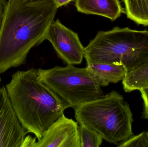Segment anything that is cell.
Instances as JSON below:
<instances>
[{
    "mask_svg": "<svg viewBox=\"0 0 148 147\" xmlns=\"http://www.w3.org/2000/svg\"><path fill=\"white\" fill-rule=\"evenodd\" d=\"M57 9L53 0H9L0 27V73L24 64L46 40Z\"/></svg>",
    "mask_w": 148,
    "mask_h": 147,
    "instance_id": "obj_1",
    "label": "cell"
},
{
    "mask_svg": "<svg viewBox=\"0 0 148 147\" xmlns=\"http://www.w3.org/2000/svg\"><path fill=\"white\" fill-rule=\"evenodd\" d=\"M6 88L22 126L38 140L70 108L39 79L36 69L16 72Z\"/></svg>",
    "mask_w": 148,
    "mask_h": 147,
    "instance_id": "obj_2",
    "label": "cell"
},
{
    "mask_svg": "<svg viewBox=\"0 0 148 147\" xmlns=\"http://www.w3.org/2000/svg\"><path fill=\"white\" fill-rule=\"evenodd\" d=\"M84 58L87 64H122L128 73L148 61V31L116 26L98 32L84 47Z\"/></svg>",
    "mask_w": 148,
    "mask_h": 147,
    "instance_id": "obj_3",
    "label": "cell"
},
{
    "mask_svg": "<svg viewBox=\"0 0 148 147\" xmlns=\"http://www.w3.org/2000/svg\"><path fill=\"white\" fill-rule=\"evenodd\" d=\"M74 109L78 124L95 130L110 144L119 145L133 135L132 111L115 91Z\"/></svg>",
    "mask_w": 148,
    "mask_h": 147,
    "instance_id": "obj_4",
    "label": "cell"
},
{
    "mask_svg": "<svg viewBox=\"0 0 148 147\" xmlns=\"http://www.w3.org/2000/svg\"><path fill=\"white\" fill-rule=\"evenodd\" d=\"M37 75L42 82L74 109L104 95L86 68L67 64L64 67L38 69Z\"/></svg>",
    "mask_w": 148,
    "mask_h": 147,
    "instance_id": "obj_5",
    "label": "cell"
},
{
    "mask_svg": "<svg viewBox=\"0 0 148 147\" xmlns=\"http://www.w3.org/2000/svg\"><path fill=\"white\" fill-rule=\"evenodd\" d=\"M46 40L53 45L58 56L67 64L82 63L84 58V47L78 34L64 26L59 20L53 21Z\"/></svg>",
    "mask_w": 148,
    "mask_h": 147,
    "instance_id": "obj_6",
    "label": "cell"
},
{
    "mask_svg": "<svg viewBox=\"0 0 148 147\" xmlns=\"http://www.w3.org/2000/svg\"><path fill=\"white\" fill-rule=\"evenodd\" d=\"M6 87L0 88V147H22L27 134Z\"/></svg>",
    "mask_w": 148,
    "mask_h": 147,
    "instance_id": "obj_7",
    "label": "cell"
},
{
    "mask_svg": "<svg viewBox=\"0 0 148 147\" xmlns=\"http://www.w3.org/2000/svg\"><path fill=\"white\" fill-rule=\"evenodd\" d=\"M34 147H81L77 122L64 113L44 132Z\"/></svg>",
    "mask_w": 148,
    "mask_h": 147,
    "instance_id": "obj_8",
    "label": "cell"
},
{
    "mask_svg": "<svg viewBox=\"0 0 148 147\" xmlns=\"http://www.w3.org/2000/svg\"><path fill=\"white\" fill-rule=\"evenodd\" d=\"M75 6L80 13L103 16L112 21L124 13L120 0H75Z\"/></svg>",
    "mask_w": 148,
    "mask_h": 147,
    "instance_id": "obj_9",
    "label": "cell"
},
{
    "mask_svg": "<svg viewBox=\"0 0 148 147\" xmlns=\"http://www.w3.org/2000/svg\"><path fill=\"white\" fill-rule=\"evenodd\" d=\"M86 68L101 87L122 81L127 73L125 66L119 63H88Z\"/></svg>",
    "mask_w": 148,
    "mask_h": 147,
    "instance_id": "obj_10",
    "label": "cell"
},
{
    "mask_svg": "<svg viewBox=\"0 0 148 147\" xmlns=\"http://www.w3.org/2000/svg\"><path fill=\"white\" fill-rule=\"evenodd\" d=\"M122 84L126 92H130L148 86V61L135 70L128 72Z\"/></svg>",
    "mask_w": 148,
    "mask_h": 147,
    "instance_id": "obj_11",
    "label": "cell"
},
{
    "mask_svg": "<svg viewBox=\"0 0 148 147\" xmlns=\"http://www.w3.org/2000/svg\"><path fill=\"white\" fill-rule=\"evenodd\" d=\"M124 13L138 25L148 26V0H123Z\"/></svg>",
    "mask_w": 148,
    "mask_h": 147,
    "instance_id": "obj_12",
    "label": "cell"
},
{
    "mask_svg": "<svg viewBox=\"0 0 148 147\" xmlns=\"http://www.w3.org/2000/svg\"><path fill=\"white\" fill-rule=\"evenodd\" d=\"M79 135L81 147H99L103 139L97 132L83 124H79Z\"/></svg>",
    "mask_w": 148,
    "mask_h": 147,
    "instance_id": "obj_13",
    "label": "cell"
},
{
    "mask_svg": "<svg viewBox=\"0 0 148 147\" xmlns=\"http://www.w3.org/2000/svg\"><path fill=\"white\" fill-rule=\"evenodd\" d=\"M119 147H148V132H143L138 135L132 136L118 145Z\"/></svg>",
    "mask_w": 148,
    "mask_h": 147,
    "instance_id": "obj_14",
    "label": "cell"
},
{
    "mask_svg": "<svg viewBox=\"0 0 148 147\" xmlns=\"http://www.w3.org/2000/svg\"><path fill=\"white\" fill-rule=\"evenodd\" d=\"M140 91L144 104L143 117L145 119L148 120V86L140 89Z\"/></svg>",
    "mask_w": 148,
    "mask_h": 147,
    "instance_id": "obj_15",
    "label": "cell"
},
{
    "mask_svg": "<svg viewBox=\"0 0 148 147\" xmlns=\"http://www.w3.org/2000/svg\"><path fill=\"white\" fill-rule=\"evenodd\" d=\"M75 0H53L54 3L56 6L57 8L60 7L62 6L67 5L71 2L74 1Z\"/></svg>",
    "mask_w": 148,
    "mask_h": 147,
    "instance_id": "obj_16",
    "label": "cell"
},
{
    "mask_svg": "<svg viewBox=\"0 0 148 147\" xmlns=\"http://www.w3.org/2000/svg\"><path fill=\"white\" fill-rule=\"evenodd\" d=\"M5 5V4H4L3 3V0H0V27H1V23L2 20Z\"/></svg>",
    "mask_w": 148,
    "mask_h": 147,
    "instance_id": "obj_17",
    "label": "cell"
},
{
    "mask_svg": "<svg viewBox=\"0 0 148 147\" xmlns=\"http://www.w3.org/2000/svg\"><path fill=\"white\" fill-rule=\"evenodd\" d=\"M24 1H29V0H24Z\"/></svg>",
    "mask_w": 148,
    "mask_h": 147,
    "instance_id": "obj_18",
    "label": "cell"
},
{
    "mask_svg": "<svg viewBox=\"0 0 148 147\" xmlns=\"http://www.w3.org/2000/svg\"></svg>",
    "mask_w": 148,
    "mask_h": 147,
    "instance_id": "obj_19",
    "label": "cell"
}]
</instances>
